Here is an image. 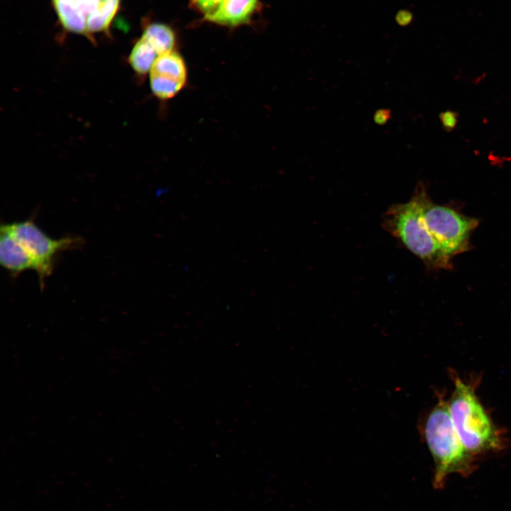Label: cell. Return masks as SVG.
<instances>
[{
    "label": "cell",
    "instance_id": "cell-1",
    "mask_svg": "<svg viewBox=\"0 0 511 511\" xmlns=\"http://www.w3.org/2000/svg\"><path fill=\"white\" fill-rule=\"evenodd\" d=\"M428 196L419 184L410 199L391 205L383 216V227L430 269H449L451 259L429 231L423 218V205Z\"/></svg>",
    "mask_w": 511,
    "mask_h": 511
},
{
    "label": "cell",
    "instance_id": "cell-2",
    "mask_svg": "<svg viewBox=\"0 0 511 511\" xmlns=\"http://www.w3.org/2000/svg\"><path fill=\"white\" fill-rule=\"evenodd\" d=\"M424 435L434 462L435 488H441L446 477L451 473L468 476L474 471L475 456L463 445L444 395L438 397L437 402L428 414Z\"/></svg>",
    "mask_w": 511,
    "mask_h": 511
},
{
    "label": "cell",
    "instance_id": "cell-3",
    "mask_svg": "<svg viewBox=\"0 0 511 511\" xmlns=\"http://www.w3.org/2000/svg\"><path fill=\"white\" fill-rule=\"evenodd\" d=\"M454 390L448 401L454 428L466 449L476 456L499 450L502 442L476 393V385L453 375Z\"/></svg>",
    "mask_w": 511,
    "mask_h": 511
},
{
    "label": "cell",
    "instance_id": "cell-4",
    "mask_svg": "<svg viewBox=\"0 0 511 511\" xmlns=\"http://www.w3.org/2000/svg\"><path fill=\"white\" fill-rule=\"evenodd\" d=\"M425 224L443 252L450 258L471 249L470 238L477 228L476 218L449 206L434 203L429 196L423 205Z\"/></svg>",
    "mask_w": 511,
    "mask_h": 511
},
{
    "label": "cell",
    "instance_id": "cell-5",
    "mask_svg": "<svg viewBox=\"0 0 511 511\" xmlns=\"http://www.w3.org/2000/svg\"><path fill=\"white\" fill-rule=\"evenodd\" d=\"M6 224L31 256L41 287L45 278L53 272L57 254L63 251L75 248L81 244L79 238L65 237L60 239L50 238L32 219Z\"/></svg>",
    "mask_w": 511,
    "mask_h": 511
},
{
    "label": "cell",
    "instance_id": "cell-6",
    "mask_svg": "<svg viewBox=\"0 0 511 511\" xmlns=\"http://www.w3.org/2000/svg\"><path fill=\"white\" fill-rule=\"evenodd\" d=\"M64 27L77 33L107 29L116 14L119 0H53Z\"/></svg>",
    "mask_w": 511,
    "mask_h": 511
},
{
    "label": "cell",
    "instance_id": "cell-7",
    "mask_svg": "<svg viewBox=\"0 0 511 511\" xmlns=\"http://www.w3.org/2000/svg\"><path fill=\"white\" fill-rule=\"evenodd\" d=\"M149 73L150 89L160 100L175 97L187 82L185 61L176 50L158 56Z\"/></svg>",
    "mask_w": 511,
    "mask_h": 511
},
{
    "label": "cell",
    "instance_id": "cell-8",
    "mask_svg": "<svg viewBox=\"0 0 511 511\" xmlns=\"http://www.w3.org/2000/svg\"><path fill=\"white\" fill-rule=\"evenodd\" d=\"M0 263L13 275L28 269L35 270V264L26 248L12 234L6 224L0 230Z\"/></svg>",
    "mask_w": 511,
    "mask_h": 511
},
{
    "label": "cell",
    "instance_id": "cell-9",
    "mask_svg": "<svg viewBox=\"0 0 511 511\" xmlns=\"http://www.w3.org/2000/svg\"><path fill=\"white\" fill-rule=\"evenodd\" d=\"M258 4V0H224L219 10L205 20L229 27L243 25L250 21Z\"/></svg>",
    "mask_w": 511,
    "mask_h": 511
},
{
    "label": "cell",
    "instance_id": "cell-10",
    "mask_svg": "<svg viewBox=\"0 0 511 511\" xmlns=\"http://www.w3.org/2000/svg\"><path fill=\"white\" fill-rule=\"evenodd\" d=\"M141 38L153 48L159 56L175 50V34L166 24L160 23L149 24L144 29Z\"/></svg>",
    "mask_w": 511,
    "mask_h": 511
},
{
    "label": "cell",
    "instance_id": "cell-11",
    "mask_svg": "<svg viewBox=\"0 0 511 511\" xmlns=\"http://www.w3.org/2000/svg\"><path fill=\"white\" fill-rule=\"evenodd\" d=\"M159 55L153 48L143 38L133 47L128 57L133 70L138 75H144L150 70Z\"/></svg>",
    "mask_w": 511,
    "mask_h": 511
},
{
    "label": "cell",
    "instance_id": "cell-12",
    "mask_svg": "<svg viewBox=\"0 0 511 511\" xmlns=\"http://www.w3.org/2000/svg\"><path fill=\"white\" fill-rule=\"evenodd\" d=\"M224 1V0H190L192 7L202 14L204 19L217 11Z\"/></svg>",
    "mask_w": 511,
    "mask_h": 511
},
{
    "label": "cell",
    "instance_id": "cell-13",
    "mask_svg": "<svg viewBox=\"0 0 511 511\" xmlns=\"http://www.w3.org/2000/svg\"><path fill=\"white\" fill-rule=\"evenodd\" d=\"M391 118V111L388 109H380L377 110L373 116V120L378 125L386 124Z\"/></svg>",
    "mask_w": 511,
    "mask_h": 511
}]
</instances>
